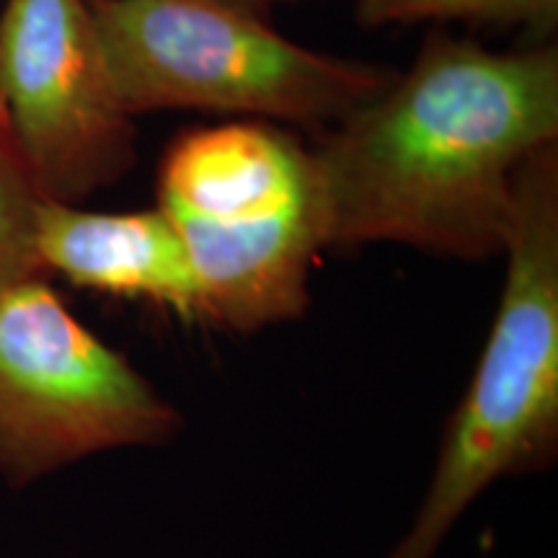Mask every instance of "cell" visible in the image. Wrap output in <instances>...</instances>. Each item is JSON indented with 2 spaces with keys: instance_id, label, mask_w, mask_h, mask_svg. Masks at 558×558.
Returning <instances> with one entry per match:
<instances>
[{
  "instance_id": "obj_1",
  "label": "cell",
  "mask_w": 558,
  "mask_h": 558,
  "mask_svg": "<svg viewBox=\"0 0 558 558\" xmlns=\"http://www.w3.org/2000/svg\"><path fill=\"white\" fill-rule=\"evenodd\" d=\"M556 143L558 41L497 52L437 26L403 73L313 148L329 246L501 256L514 177Z\"/></svg>"
},
{
  "instance_id": "obj_2",
  "label": "cell",
  "mask_w": 558,
  "mask_h": 558,
  "mask_svg": "<svg viewBox=\"0 0 558 558\" xmlns=\"http://www.w3.org/2000/svg\"><path fill=\"white\" fill-rule=\"evenodd\" d=\"M199 295V318L233 331L300 318L329 248L316 153L292 128L230 120L171 140L156 177Z\"/></svg>"
},
{
  "instance_id": "obj_3",
  "label": "cell",
  "mask_w": 558,
  "mask_h": 558,
  "mask_svg": "<svg viewBox=\"0 0 558 558\" xmlns=\"http://www.w3.org/2000/svg\"><path fill=\"white\" fill-rule=\"evenodd\" d=\"M505 284L463 399L442 432L429 488L386 558H435L499 478L546 471L558 452V143L514 177Z\"/></svg>"
},
{
  "instance_id": "obj_4",
  "label": "cell",
  "mask_w": 558,
  "mask_h": 558,
  "mask_svg": "<svg viewBox=\"0 0 558 558\" xmlns=\"http://www.w3.org/2000/svg\"><path fill=\"white\" fill-rule=\"evenodd\" d=\"M122 107L333 128L393 81L383 62L318 52L233 0H88Z\"/></svg>"
},
{
  "instance_id": "obj_5",
  "label": "cell",
  "mask_w": 558,
  "mask_h": 558,
  "mask_svg": "<svg viewBox=\"0 0 558 558\" xmlns=\"http://www.w3.org/2000/svg\"><path fill=\"white\" fill-rule=\"evenodd\" d=\"M179 424V411L75 318L47 275L0 295V473L11 486L96 452L169 442Z\"/></svg>"
},
{
  "instance_id": "obj_6",
  "label": "cell",
  "mask_w": 558,
  "mask_h": 558,
  "mask_svg": "<svg viewBox=\"0 0 558 558\" xmlns=\"http://www.w3.org/2000/svg\"><path fill=\"white\" fill-rule=\"evenodd\" d=\"M0 114L45 199L83 205L137 160L88 0H5Z\"/></svg>"
},
{
  "instance_id": "obj_7",
  "label": "cell",
  "mask_w": 558,
  "mask_h": 558,
  "mask_svg": "<svg viewBox=\"0 0 558 558\" xmlns=\"http://www.w3.org/2000/svg\"><path fill=\"white\" fill-rule=\"evenodd\" d=\"M41 275L81 290L143 300L199 320V295L181 239L158 207L96 213L41 199L34 222Z\"/></svg>"
},
{
  "instance_id": "obj_8",
  "label": "cell",
  "mask_w": 558,
  "mask_h": 558,
  "mask_svg": "<svg viewBox=\"0 0 558 558\" xmlns=\"http://www.w3.org/2000/svg\"><path fill=\"white\" fill-rule=\"evenodd\" d=\"M362 29L418 24H471L518 29L527 45L556 41L558 0H354Z\"/></svg>"
},
{
  "instance_id": "obj_9",
  "label": "cell",
  "mask_w": 558,
  "mask_h": 558,
  "mask_svg": "<svg viewBox=\"0 0 558 558\" xmlns=\"http://www.w3.org/2000/svg\"><path fill=\"white\" fill-rule=\"evenodd\" d=\"M41 199L0 114V295L21 279L41 275L34 254V222Z\"/></svg>"
},
{
  "instance_id": "obj_10",
  "label": "cell",
  "mask_w": 558,
  "mask_h": 558,
  "mask_svg": "<svg viewBox=\"0 0 558 558\" xmlns=\"http://www.w3.org/2000/svg\"><path fill=\"white\" fill-rule=\"evenodd\" d=\"M233 3L246 5V9L256 11V13H267L277 5H300V3H311V0H233Z\"/></svg>"
}]
</instances>
